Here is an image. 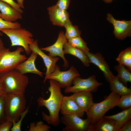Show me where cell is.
<instances>
[{
    "label": "cell",
    "mask_w": 131,
    "mask_h": 131,
    "mask_svg": "<svg viewBox=\"0 0 131 131\" xmlns=\"http://www.w3.org/2000/svg\"><path fill=\"white\" fill-rule=\"evenodd\" d=\"M49 83L48 89L50 95L49 98L45 99L40 97L37 102L39 106L45 107L49 111V115L42 112L43 119L48 123L56 127L59 125L61 122L59 113L64 96L61 92V88L57 81L50 80Z\"/></svg>",
    "instance_id": "obj_1"
},
{
    "label": "cell",
    "mask_w": 131,
    "mask_h": 131,
    "mask_svg": "<svg viewBox=\"0 0 131 131\" xmlns=\"http://www.w3.org/2000/svg\"><path fill=\"white\" fill-rule=\"evenodd\" d=\"M6 93L24 94L29 83L28 77L15 69L0 74Z\"/></svg>",
    "instance_id": "obj_2"
},
{
    "label": "cell",
    "mask_w": 131,
    "mask_h": 131,
    "mask_svg": "<svg viewBox=\"0 0 131 131\" xmlns=\"http://www.w3.org/2000/svg\"><path fill=\"white\" fill-rule=\"evenodd\" d=\"M120 96L111 92L102 101L94 103L89 109L86 113L87 118L92 125L97 123L109 110L116 106Z\"/></svg>",
    "instance_id": "obj_3"
},
{
    "label": "cell",
    "mask_w": 131,
    "mask_h": 131,
    "mask_svg": "<svg viewBox=\"0 0 131 131\" xmlns=\"http://www.w3.org/2000/svg\"><path fill=\"white\" fill-rule=\"evenodd\" d=\"M6 94L7 120L12 122H16L26 108V101L24 94L12 93Z\"/></svg>",
    "instance_id": "obj_4"
},
{
    "label": "cell",
    "mask_w": 131,
    "mask_h": 131,
    "mask_svg": "<svg viewBox=\"0 0 131 131\" xmlns=\"http://www.w3.org/2000/svg\"><path fill=\"white\" fill-rule=\"evenodd\" d=\"M1 31L9 38L11 46L22 47L27 55L31 53L29 46L34 40L33 38L32 34L30 31L21 27L4 29L1 30Z\"/></svg>",
    "instance_id": "obj_5"
},
{
    "label": "cell",
    "mask_w": 131,
    "mask_h": 131,
    "mask_svg": "<svg viewBox=\"0 0 131 131\" xmlns=\"http://www.w3.org/2000/svg\"><path fill=\"white\" fill-rule=\"evenodd\" d=\"M24 51L22 47H19L13 51L5 48L0 52V74L14 69L27 59L26 56L21 54Z\"/></svg>",
    "instance_id": "obj_6"
},
{
    "label": "cell",
    "mask_w": 131,
    "mask_h": 131,
    "mask_svg": "<svg viewBox=\"0 0 131 131\" xmlns=\"http://www.w3.org/2000/svg\"><path fill=\"white\" fill-rule=\"evenodd\" d=\"M72 84L73 85L65 89L66 93L85 91L91 92L96 91L98 87L103 83L98 82L94 75H91L88 78L83 79L79 77H75L73 80Z\"/></svg>",
    "instance_id": "obj_7"
},
{
    "label": "cell",
    "mask_w": 131,
    "mask_h": 131,
    "mask_svg": "<svg viewBox=\"0 0 131 131\" xmlns=\"http://www.w3.org/2000/svg\"><path fill=\"white\" fill-rule=\"evenodd\" d=\"M80 75L74 66L69 70L61 71L58 65H56L54 71L47 77V79L53 80L57 81L61 88H66L71 86L73 79Z\"/></svg>",
    "instance_id": "obj_8"
},
{
    "label": "cell",
    "mask_w": 131,
    "mask_h": 131,
    "mask_svg": "<svg viewBox=\"0 0 131 131\" xmlns=\"http://www.w3.org/2000/svg\"><path fill=\"white\" fill-rule=\"evenodd\" d=\"M60 121L66 127L63 131H90L92 124L87 118L83 119L76 115H63Z\"/></svg>",
    "instance_id": "obj_9"
},
{
    "label": "cell",
    "mask_w": 131,
    "mask_h": 131,
    "mask_svg": "<svg viewBox=\"0 0 131 131\" xmlns=\"http://www.w3.org/2000/svg\"><path fill=\"white\" fill-rule=\"evenodd\" d=\"M106 19L113 25V33L116 38L121 40L131 36V21L117 20L110 13L107 14Z\"/></svg>",
    "instance_id": "obj_10"
},
{
    "label": "cell",
    "mask_w": 131,
    "mask_h": 131,
    "mask_svg": "<svg viewBox=\"0 0 131 131\" xmlns=\"http://www.w3.org/2000/svg\"><path fill=\"white\" fill-rule=\"evenodd\" d=\"M67 41L64 32L61 31L59 32L57 38L55 42L53 45L40 49L42 51L49 52V55L52 57H60L64 62V66L67 67L69 66L68 62L64 56L63 47L64 44Z\"/></svg>",
    "instance_id": "obj_11"
},
{
    "label": "cell",
    "mask_w": 131,
    "mask_h": 131,
    "mask_svg": "<svg viewBox=\"0 0 131 131\" xmlns=\"http://www.w3.org/2000/svg\"><path fill=\"white\" fill-rule=\"evenodd\" d=\"M29 48L32 51L36 53L43 60L46 69L44 81V82H45L47 77L54 71L56 64L59 58L57 57H51L46 54L39 48L37 40H34L30 45Z\"/></svg>",
    "instance_id": "obj_12"
},
{
    "label": "cell",
    "mask_w": 131,
    "mask_h": 131,
    "mask_svg": "<svg viewBox=\"0 0 131 131\" xmlns=\"http://www.w3.org/2000/svg\"><path fill=\"white\" fill-rule=\"evenodd\" d=\"M85 52L88 57L90 63L94 64L103 73L106 80L110 83L114 75L102 55L99 52L93 53L89 51Z\"/></svg>",
    "instance_id": "obj_13"
},
{
    "label": "cell",
    "mask_w": 131,
    "mask_h": 131,
    "mask_svg": "<svg viewBox=\"0 0 131 131\" xmlns=\"http://www.w3.org/2000/svg\"><path fill=\"white\" fill-rule=\"evenodd\" d=\"M47 10L50 21L54 25L64 26L69 19V14L66 10L60 8L56 5L48 7Z\"/></svg>",
    "instance_id": "obj_14"
},
{
    "label": "cell",
    "mask_w": 131,
    "mask_h": 131,
    "mask_svg": "<svg viewBox=\"0 0 131 131\" xmlns=\"http://www.w3.org/2000/svg\"><path fill=\"white\" fill-rule=\"evenodd\" d=\"M60 111L63 115H76L81 118L83 117L84 114L71 96H64Z\"/></svg>",
    "instance_id": "obj_15"
},
{
    "label": "cell",
    "mask_w": 131,
    "mask_h": 131,
    "mask_svg": "<svg viewBox=\"0 0 131 131\" xmlns=\"http://www.w3.org/2000/svg\"><path fill=\"white\" fill-rule=\"evenodd\" d=\"M38 55L35 52L32 51L30 57L25 61L17 65L15 69L23 74L31 73L43 77V73L36 68L35 64V60Z\"/></svg>",
    "instance_id": "obj_16"
},
{
    "label": "cell",
    "mask_w": 131,
    "mask_h": 131,
    "mask_svg": "<svg viewBox=\"0 0 131 131\" xmlns=\"http://www.w3.org/2000/svg\"><path fill=\"white\" fill-rule=\"evenodd\" d=\"M81 109L87 112L93 103L91 92L81 91L73 93L70 96Z\"/></svg>",
    "instance_id": "obj_17"
},
{
    "label": "cell",
    "mask_w": 131,
    "mask_h": 131,
    "mask_svg": "<svg viewBox=\"0 0 131 131\" xmlns=\"http://www.w3.org/2000/svg\"><path fill=\"white\" fill-rule=\"evenodd\" d=\"M1 18L10 22H15L22 18V13L8 4L0 0Z\"/></svg>",
    "instance_id": "obj_18"
},
{
    "label": "cell",
    "mask_w": 131,
    "mask_h": 131,
    "mask_svg": "<svg viewBox=\"0 0 131 131\" xmlns=\"http://www.w3.org/2000/svg\"><path fill=\"white\" fill-rule=\"evenodd\" d=\"M63 49L64 54H69L75 56L79 59L85 66H89V59L84 51L72 46L67 41L64 44Z\"/></svg>",
    "instance_id": "obj_19"
},
{
    "label": "cell",
    "mask_w": 131,
    "mask_h": 131,
    "mask_svg": "<svg viewBox=\"0 0 131 131\" xmlns=\"http://www.w3.org/2000/svg\"><path fill=\"white\" fill-rule=\"evenodd\" d=\"M91 131H119L114 120L104 116L96 124L92 125Z\"/></svg>",
    "instance_id": "obj_20"
},
{
    "label": "cell",
    "mask_w": 131,
    "mask_h": 131,
    "mask_svg": "<svg viewBox=\"0 0 131 131\" xmlns=\"http://www.w3.org/2000/svg\"><path fill=\"white\" fill-rule=\"evenodd\" d=\"M105 117L113 119L115 121L116 128L119 130L123 124L131 118V107L112 115H104Z\"/></svg>",
    "instance_id": "obj_21"
},
{
    "label": "cell",
    "mask_w": 131,
    "mask_h": 131,
    "mask_svg": "<svg viewBox=\"0 0 131 131\" xmlns=\"http://www.w3.org/2000/svg\"><path fill=\"white\" fill-rule=\"evenodd\" d=\"M110 83L111 92L117 94L120 96L131 93V88H128L120 82L117 76H114Z\"/></svg>",
    "instance_id": "obj_22"
},
{
    "label": "cell",
    "mask_w": 131,
    "mask_h": 131,
    "mask_svg": "<svg viewBox=\"0 0 131 131\" xmlns=\"http://www.w3.org/2000/svg\"><path fill=\"white\" fill-rule=\"evenodd\" d=\"M114 68L118 73L117 76L119 81L127 86L128 82H131V73L130 71L122 65L119 64L114 66Z\"/></svg>",
    "instance_id": "obj_23"
},
{
    "label": "cell",
    "mask_w": 131,
    "mask_h": 131,
    "mask_svg": "<svg viewBox=\"0 0 131 131\" xmlns=\"http://www.w3.org/2000/svg\"><path fill=\"white\" fill-rule=\"evenodd\" d=\"M119 64L125 66L130 71L131 70V47H128L122 51L116 58Z\"/></svg>",
    "instance_id": "obj_24"
},
{
    "label": "cell",
    "mask_w": 131,
    "mask_h": 131,
    "mask_svg": "<svg viewBox=\"0 0 131 131\" xmlns=\"http://www.w3.org/2000/svg\"><path fill=\"white\" fill-rule=\"evenodd\" d=\"M64 27L66 30L65 35L67 40L80 36L81 34L78 27L73 25L69 19L66 21Z\"/></svg>",
    "instance_id": "obj_25"
},
{
    "label": "cell",
    "mask_w": 131,
    "mask_h": 131,
    "mask_svg": "<svg viewBox=\"0 0 131 131\" xmlns=\"http://www.w3.org/2000/svg\"><path fill=\"white\" fill-rule=\"evenodd\" d=\"M68 42L72 46L80 49L84 52L89 51L86 43L79 36L67 40Z\"/></svg>",
    "instance_id": "obj_26"
},
{
    "label": "cell",
    "mask_w": 131,
    "mask_h": 131,
    "mask_svg": "<svg viewBox=\"0 0 131 131\" xmlns=\"http://www.w3.org/2000/svg\"><path fill=\"white\" fill-rule=\"evenodd\" d=\"M116 106L123 110L131 107V93L121 96Z\"/></svg>",
    "instance_id": "obj_27"
},
{
    "label": "cell",
    "mask_w": 131,
    "mask_h": 131,
    "mask_svg": "<svg viewBox=\"0 0 131 131\" xmlns=\"http://www.w3.org/2000/svg\"><path fill=\"white\" fill-rule=\"evenodd\" d=\"M6 93L0 96V124L7 120L6 112Z\"/></svg>",
    "instance_id": "obj_28"
},
{
    "label": "cell",
    "mask_w": 131,
    "mask_h": 131,
    "mask_svg": "<svg viewBox=\"0 0 131 131\" xmlns=\"http://www.w3.org/2000/svg\"><path fill=\"white\" fill-rule=\"evenodd\" d=\"M50 127L49 125L44 124L41 121L30 123L29 130V131H49Z\"/></svg>",
    "instance_id": "obj_29"
},
{
    "label": "cell",
    "mask_w": 131,
    "mask_h": 131,
    "mask_svg": "<svg viewBox=\"0 0 131 131\" xmlns=\"http://www.w3.org/2000/svg\"><path fill=\"white\" fill-rule=\"evenodd\" d=\"M21 27V24L18 22H10L4 20L0 17V36H2L0 32L1 30L8 28H16Z\"/></svg>",
    "instance_id": "obj_30"
},
{
    "label": "cell",
    "mask_w": 131,
    "mask_h": 131,
    "mask_svg": "<svg viewBox=\"0 0 131 131\" xmlns=\"http://www.w3.org/2000/svg\"><path fill=\"white\" fill-rule=\"evenodd\" d=\"M28 111L29 108L28 107L22 114L20 118L18 121L16 122L14 121L12 122L13 124L10 130L11 131H21L22 122Z\"/></svg>",
    "instance_id": "obj_31"
},
{
    "label": "cell",
    "mask_w": 131,
    "mask_h": 131,
    "mask_svg": "<svg viewBox=\"0 0 131 131\" xmlns=\"http://www.w3.org/2000/svg\"><path fill=\"white\" fill-rule=\"evenodd\" d=\"M71 0H58L55 4L60 8L66 10L68 8Z\"/></svg>",
    "instance_id": "obj_32"
},
{
    "label": "cell",
    "mask_w": 131,
    "mask_h": 131,
    "mask_svg": "<svg viewBox=\"0 0 131 131\" xmlns=\"http://www.w3.org/2000/svg\"><path fill=\"white\" fill-rule=\"evenodd\" d=\"M12 122L7 120L0 124V131H9L12 125Z\"/></svg>",
    "instance_id": "obj_33"
},
{
    "label": "cell",
    "mask_w": 131,
    "mask_h": 131,
    "mask_svg": "<svg viewBox=\"0 0 131 131\" xmlns=\"http://www.w3.org/2000/svg\"><path fill=\"white\" fill-rule=\"evenodd\" d=\"M8 4L22 14L23 13V10L17 3L13 0H0Z\"/></svg>",
    "instance_id": "obj_34"
},
{
    "label": "cell",
    "mask_w": 131,
    "mask_h": 131,
    "mask_svg": "<svg viewBox=\"0 0 131 131\" xmlns=\"http://www.w3.org/2000/svg\"><path fill=\"white\" fill-rule=\"evenodd\" d=\"M131 131V119L124 123L119 129V131Z\"/></svg>",
    "instance_id": "obj_35"
},
{
    "label": "cell",
    "mask_w": 131,
    "mask_h": 131,
    "mask_svg": "<svg viewBox=\"0 0 131 131\" xmlns=\"http://www.w3.org/2000/svg\"><path fill=\"white\" fill-rule=\"evenodd\" d=\"M5 93L4 86L0 77V96Z\"/></svg>",
    "instance_id": "obj_36"
},
{
    "label": "cell",
    "mask_w": 131,
    "mask_h": 131,
    "mask_svg": "<svg viewBox=\"0 0 131 131\" xmlns=\"http://www.w3.org/2000/svg\"><path fill=\"white\" fill-rule=\"evenodd\" d=\"M17 3L19 5L21 8H24V6L23 4V2L24 0H16Z\"/></svg>",
    "instance_id": "obj_37"
},
{
    "label": "cell",
    "mask_w": 131,
    "mask_h": 131,
    "mask_svg": "<svg viewBox=\"0 0 131 131\" xmlns=\"http://www.w3.org/2000/svg\"><path fill=\"white\" fill-rule=\"evenodd\" d=\"M5 48L3 42L0 37V52Z\"/></svg>",
    "instance_id": "obj_38"
},
{
    "label": "cell",
    "mask_w": 131,
    "mask_h": 131,
    "mask_svg": "<svg viewBox=\"0 0 131 131\" xmlns=\"http://www.w3.org/2000/svg\"><path fill=\"white\" fill-rule=\"evenodd\" d=\"M106 3H111L113 0H102Z\"/></svg>",
    "instance_id": "obj_39"
},
{
    "label": "cell",
    "mask_w": 131,
    "mask_h": 131,
    "mask_svg": "<svg viewBox=\"0 0 131 131\" xmlns=\"http://www.w3.org/2000/svg\"><path fill=\"white\" fill-rule=\"evenodd\" d=\"M0 17H1V14H0Z\"/></svg>",
    "instance_id": "obj_40"
}]
</instances>
